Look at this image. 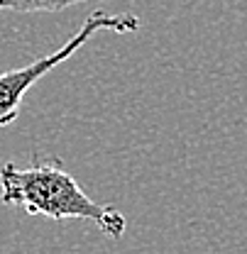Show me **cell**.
<instances>
[{"label":"cell","mask_w":247,"mask_h":254,"mask_svg":"<svg viewBox=\"0 0 247 254\" xmlns=\"http://www.w3.org/2000/svg\"><path fill=\"white\" fill-rule=\"evenodd\" d=\"M0 198L7 205H20L30 215H44L52 220H93L108 237L120 240L125 235V215L113 208L95 203L76 179L64 171L57 157H34L30 166L2 164L0 166Z\"/></svg>","instance_id":"obj_1"},{"label":"cell","mask_w":247,"mask_h":254,"mask_svg":"<svg viewBox=\"0 0 247 254\" xmlns=\"http://www.w3.org/2000/svg\"><path fill=\"white\" fill-rule=\"evenodd\" d=\"M100 30H110V32H137L140 30V17L130 15V12H120V15H110V12H93L86 17L83 27L76 32L64 47H59L57 52L37 59V62L27 64L22 68H12V71H5L0 73V127L12 125L20 115V103L25 93L30 91L32 86L44 76L49 73L54 66H59L62 62H66L76 49H81L88 39H91L95 32Z\"/></svg>","instance_id":"obj_2"},{"label":"cell","mask_w":247,"mask_h":254,"mask_svg":"<svg viewBox=\"0 0 247 254\" xmlns=\"http://www.w3.org/2000/svg\"><path fill=\"white\" fill-rule=\"evenodd\" d=\"M88 2V0H0V10L15 12H62L71 5Z\"/></svg>","instance_id":"obj_3"}]
</instances>
